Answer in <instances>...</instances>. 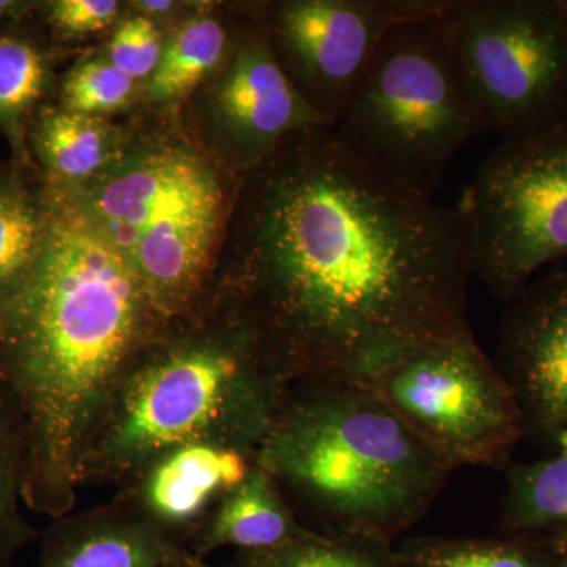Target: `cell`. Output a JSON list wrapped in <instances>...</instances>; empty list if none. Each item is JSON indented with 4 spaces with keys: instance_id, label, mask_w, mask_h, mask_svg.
Masks as SVG:
<instances>
[{
    "instance_id": "obj_1",
    "label": "cell",
    "mask_w": 567,
    "mask_h": 567,
    "mask_svg": "<svg viewBox=\"0 0 567 567\" xmlns=\"http://www.w3.org/2000/svg\"><path fill=\"white\" fill-rule=\"evenodd\" d=\"M472 276L457 204L311 126L245 174L224 317L289 385L363 383L416 347L472 334Z\"/></svg>"
},
{
    "instance_id": "obj_2",
    "label": "cell",
    "mask_w": 567,
    "mask_h": 567,
    "mask_svg": "<svg viewBox=\"0 0 567 567\" xmlns=\"http://www.w3.org/2000/svg\"><path fill=\"white\" fill-rule=\"evenodd\" d=\"M44 182L39 252L0 298V393L20 440L22 503L59 518L118 383L164 322L73 188Z\"/></svg>"
},
{
    "instance_id": "obj_3",
    "label": "cell",
    "mask_w": 567,
    "mask_h": 567,
    "mask_svg": "<svg viewBox=\"0 0 567 567\" xmlns=\"http://www.w3.org/2000/svg\"><path fill=\"white\" fill-rule=\"evenodd\" d=\"M315 532L394 544L427 514L454 468L358 382L290 383L256 453Z\"/></svg>"
},
{
    "instance_id": "obj_4",
    "label": "cell",
    "mask_w": 567,
    "mask_h": 567,
    "mask_svg": "<svg viewBox=\"0 0 567 567\" xmlns=\"http://www.w3.org/2000/svg\"><path fill=\"white\" fill-rule=\"evenodd\" d=\"M287 388L226 317L215 338L153 341L115 390L85 461L84 484L136 480L158 458L196 443L256 458Z\"/></svg>"
},
{
    "instance_id": "obj_5",
    "label": "cell",
    "mask_w": 567,
    "mask_h": 567,
    "mask_svg": "<svg viewBox=\"0 0 567 567\" xmlns=\"http://www.w3.org/2000/svg\"><path fill=\"white\" fill-rule=\"evenodd\" d=\"M70 186L132 265L159 319L188 315L203 293L226 215L223 181L210 164L182 145L156 144Z\"/></svg>"
},
{
    "instance_id": "obj_6",
    "label": "cell",
    "mask_w": 567,
    "mask_h": 567,
    "mask_svg": "<svg viewBox=\"0 0 567 567\" xmlns=\"http://www.w3.org/2000/svg\"><path fill=\"white\" fill-rule=\"evenodd\" d=\"M436 17L388 33L331 126L358 158L429 199L487 133Z\"/></svg>"
},
{
    "instance_id": "obj_7",
    "label": "cell",
    "mask_w": 567,
    "mask_h": 567,
    "mask_svg": "<svg viewBox=\"0 0 567 567\" xmlns=\"http://www.w3.org/2000/svg\"><path fill=\"white\" fill-rule=\"evenodd\" d=\"M440 28L487 133L567 123V20L557 0H445Z\"/></svg>"
},
{
    "instance_id": "obj_8",
    "label": "cell",
    "mask_w": 567,
    "mask_h": 567,
    "mask_svg": "<svg viewBox=\"0 0 567 567\" xmlns=\"http://www.w3.org/2000/svg\"><path fill=\"white\" fill-rule=\"evenodd\" d=\"M472 274L509 303L548 265L567 259V123L487 153L457 203Z\"/></svg>"
},
{
    "instance_id": "obj_9",
    "label": "cell",
    "mask_w": 567,
    "mask_h": 567,
    "mask_svg": "<svg viewBox=\"0 0 567 567\" xmlns=\"http://www.w3.org/2000/svg\"><path fill=\"white\" fill-rule=\"evenodd\" d=\"M363 385L454 470L503 464L524 439L516 399L473 333L416 347Z\"/></svg>"
},
{
    "instance_id": "obj_10",
    "label": "cell",
    "mask_w": 567,
    "mask_h": 567,
    "mask_svg": "<svg viewBox=\"0 0 567 567\" xmlns=\"http://www.w3.org/2000/svg\"><path fill=\"white\" fill-rule=\"evenodd\" d=\"M445 0H292L262 18L275 58L330 126L394 28L431 20Z\"/></svg>"
},
{
    "instance_id": "obj_11",
    "label": "cell",
    "mask_w": 567,
    "mask_h": 567,
    "mask_svg": "<svg viewBox=\"0 0 567 567\" xmlns=\"http://www.w3.org/2000/svg\"><path fill=\"white\" fill-rule=\"evenodd\" d=\"M494 363L516 399L524 439L551 453L567 435V259L506 303Z\"/></svg>"
},
{
    "instance_id": "obj_12",
    "label": "cell",
    "mask_w": 567,
    "mask_h": 567,
    "mask_svg": "<svg viewBox=\"0 0 567 567\" xmlns=\"http://www.w3.org/2000/svg\"><path fill=\"white\" fill-rule=\"evenodd\" d=\"M215 117L245 174L290 134L330 126L282 70L262 24L249 29L230 54L215 92Z\"/></svg>"
},
{
    "instance_id": "obj_13",
    "label": "cell",
    "mask_w": 567,
    "mask_h": 567,
    "mask_svg": "<svg viewBox=\"0 0 567 567\" xmlns=\"http://www.w3.org/2000/svg\"><path fill=\"white\" fill-rule=\"evenodd\" d=\"M254 457L235 447L196 443L148 466L140 480L136 509L174 536L197 524L213 499H221L249 475Z\"/></svg>"
},
{
    "instance_id": "obj_14",
    "label": "cell",
    "mask_w": 567,
    "mask_h": 567,
    "mask_svg": "<svg viewBox=\"0 0 567 567\" xmlns=\"http://www.w3.org/2000/svg\"><path fill=\"white\" fill-rule=\"evenodd\" d=\"M189 555L140 511L107 509L63 520L37 567H164Z\"/></svg>"
},
{
    "instance_id": "obj_15",
    "label": "cell",
    "mask_w": 567,
    "mask_h": 567,
    "mask_svg": "<svg viewBox=\"0 0 567 567\" xmlns=\"http://www.w3.org/2000/svg\"><path fill=\"white\" fill-rule=\"evenodd\" d=\"M308 532L274 476L254 461L244 483L219 499L215 514L199 529L192 554L203 559L223 547L257 554L293 543Z\"/></svg>"
},
{
    "instance_id": "obj_16",
    "label": "cell",
    "mask_w": 567,
    "mask_h": 567,
    "mask_svg": "<svg viewBox=\"0 0 567 567\" xmlns=\"http://www.w3.org/2000/svg\"><path fill=\"white\" fill-rule=\"evenodd\" d=\"M22 21L0 18V132L14 163L33 169L29 126L50 87L54 55Z\"/></svg>"
},
{
    "instance_id": "obj_17",
    "label": "cell",
    "mask_w": 567,
    "mask_h": 567,
    "mask_svg": "<svg viewBox=\"0 0 567 567\" xmlns=\"http://www.w3.org/2000/svg\"><path fill=\"white\" fill-rule=\"evenodd\" d=\"M28 144L43 166L44 178L63 185L92 181L117 158L111 128L99 117L62 106H41L35 112Z\"/></svg>"
},
{
    "instance_id": "obj_18",
    "label": "cell",
    "mask_w": 567,
    "mask_h": 567,
    "mask_svg": "<svg viewBox=\"0 0 567 567\" xmlns=\"http://www.w3.org/2000/svg\"><path fill=\"white\" fill-rule=\"evenodd\" d=\"M502 528L506 535H547L567 528V435L547 457L511 466Z\"/></svg>"
},
{
    "instance_id": "obj_19",
    "label": "cell",
    "mask_w": 567,
    "mask_h": 567,
    "mask_svg": "<svg viewBox=\"0 0 567 567\" xmlns=\"http://www.w3.org/2000/svg\"><path fill=\"white\" fill-rule=\"evenodd\" d=\"M31 167L0 166V298L31 267L47 226V182Z\"/></svg>"
},
{
    "instance_id": "obj_20",
    "label": "cell",
    "mask_w": 567,
    "mask_h": 567,
    "mask_svg": "<svg viewBox=\"0 0 567 567\" xmlns=\"http://www.w3.org/2000/svg\"><path fill=\"white\" fill-rule=\"evenodd\" d=\"M399 555L409 567H555L557 554L546 535H506L498 539L413 537Z\"/></svg>"
},
{
    "instance_id": "obj_21",
    "label": "cell",
    "mask_w": 567,
    "mask_h": 567,
    "mask_svg": "<svg viewBox=\"0 0 567 567\" xmlns=\"http://www.w3.org/2000/svg\"><path fill=\"white\" fill-rule=\"evenodd\" d=\"M227 48L229 33L216 18L200 14L183 22L164 44L158 66L148 78V100L164 103L188 95L221 65Z\"/></svg>"
},
{
    "instance_id": "obj_22",
    "label": "cell",
    "mask_w": 567,
    "mask_h": 567,
    "mask_svg": "<svg viewBox=\"0 0 567 567\" xmlns=\"http://www.w3.org/2000/svg\"><path fill=\"white\" fill-rule=\"evenodd\" d=\"M237 558L246 567H409L394 544L311 528L286 546Z\"/></svg>"
},
{
    "instance_id": "obj_23",
    "label": "cell",
    "mask_w": 567,
    "mask_h": 567,
    "mask_svg": "<svg viewBox=\"0 0 567 567\" xmlns=\"http://www.w3.org/2000/svg\"><path fill=\"white\" fill-rule=\"evenodd\" d=\"M126 76L110 59H92L76 66L62 85L63 110L99 117L126 106L134 92Z\"/></svg>"
},
{
    "instance_id": "obj_24",
    "label": "cell",
    "mask_w": 567,
    "mask_h": 567,
    "mask_svg": "<svg viewBox=\"0 0 567 567\" xmlns=\"http://www.w3.org/2000/svg\"><path fill=\"white\" fill-rule=\"evenodd\" d=\"M21 447L13 425H0V566L18 548L32 539L35 532L21 516Z\"/></svg>"
},
{
    "instance_id": "obj_25",
    "label": "cell",
    "mask_w": 567,
    "mask_h": 567,
    "mask_svg": "<svg viewBox=\"0 0 567 567\" xmlns=\"http://www.w3.org/2000/svg\"><path fill=\"white\" fill-rule=\"evenodd\" d=\"M163 41L151 18L133 17L123 21L112 35L107 59L133 81L155 73L163 54Z\"/></svg>"
},
{
    "instance_id": "obj_26",
    "label": "cell",
    "mask_w": 567,
    "mask_h": 567,
    "mask_svg": "<svg viewBox=\"0 0 567 567\" xmlns=\"http://www.w3.org/2000/svg\"><path fill=\"white\" fill-rule=\"evenodd\" d=\"M41 9L55 31L81 35L111 25L121 13V3L115 0H55L41 3Z\"/></svg>"
},
{
    "instance_id": "obj_27",
    "label": "cell",
    "mask_w": 567,
    "mask_h": 567,
    "mask_svg": "<svg viewBox=\"0 0 567 567\" xmlns=\"http://www.w3.org/2000/svg\"><path fill=\"white\" fill-rule=\"evenodd\" d=\"M39 2L22 0H0V18L3 20H25L33 10L40 9Z\"/></svg>"
},
{
    "instance_id": "obj_28",
    "label": "cell",
    "mask_w": 567,
    "mask_h": 567,
    "mask_svg": "<svg viewBox=\"0 0 567 567\" xmlns=\"http://www.w3.org/2000/svg\"><path fill=\"white\" fill-rule=\"evenodd\" d=\"M134 6L141 11L142 17L151 18V20L156 17H166L175 9V3L169 0H145V2H136Z\"/></svg>"
},
{
    "instance_id": "obj_29",
    "label": "cell",
    "mask_w": 567,
    "mask_h": 567,
    "mask_svg": "<svg viewBox=\"0 0 567 567\" xmlns=\"http://www.w3.org/2000/svg\"><path fill=\"white\" fill-rule=\"evenodd\" d=\"M548 543L557 551H567V528L558 529V532L547 533Z\"/></svg>"
},
{
    "instance_id": "obj_30",
    "label": "cell",
    "mask_w": 567,
    "mask_h": 567,
    "mask_svg": "<svg viewBox=\"0 0 567 567\" xmlns=\"http://www.w3.org/2000/svg\"><path fill=\"white\" fill-rule=\"evenodd\" d=\"M164 567H203V559L192 554L188 558L182 559V561L173 563V565Z\"/></svg>"
},
{
    "instance_id": "obj_31",
    "label": "cell",
    "mask_w": 567,
    "mask_h": 567,
    "mask_svg": "<svg viewBox=\"0 0 567 567\" xmlns=\"http://www.w3.org/2000/svg\"><path fill=\"white\" fill-rule=\"evenodd\" d=\"M11 423V417L9 413V409H7L6 401H3L2 393H0V425H6Z\"/></svg>"
},
{
    "instance_id": "obj_32",
    "label": "cell",
    "mask_w": 567,
    "mask_h": 567,
    "mask_svg": "<svg viewBox=\"0 0 567 567\" xmlns=\"http://www.w3.org/2000/svg\"><path fill=\"white\" fill-rule=\"evenodd\" d=\"M555 554H557V565H555V567H567V551L555 550Z\"/></svg>"
},
{
    "instance_id": "obj_33",
    "label": "cell",
    "mask_w": 567,
    "mask_h": 567,
    "mask_svg": "<svg viewBox=\"0 0 567 567\" xmlns=\"http://www.w3.org/2000/svg\"><path fill=\"white\" fill-rule=\"evenodd\" d=\"M558 9L561 10V13L565 14L567 20V0H557Z\"/></svg>"
},
{
    "instance_id": "obj_34",
    "label": "cell",
    "mask_w": 567,
    "mask_h": 567,
    "mask_svg": "<svg viewBox=\"0 0 567 567\" xmlns=\"http://www.w3.org/2000/svg\"><path fill=\"white\" fill-rule=\"evenodd\" d=\"M203 567H212V566L205 565V563L203 561ZM224 567H246V566L244 565V563L240 561V559L237 558V559H235L234 563H230L229 566H224Z\"/></svg>"
}]
</instances>
